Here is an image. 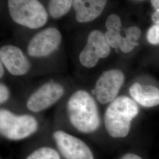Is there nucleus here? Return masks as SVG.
Instances as JSON below:
<instances>
[{
  "label": "nucleus",
  "mask_w": 159,
  "mask_h": 159,
  "mask_svg": "<svg viewBox=\"0 0 159 159\" xmlns=\"http://www.w3.org/2000/svg\"><path fill=\"white\" fill-rule=\"evenodd\" d=\"M63 85L54 81H48L41 85L29 97L26 106L30 111L40 113L58 102L64 94Z\"/></svg>",
  "instance_id": "obj_7"
},
{
  "label": "nucleus",
  "mask_w": 159,
  "mask_h": 159,
  "mask_svg": "<svg viewBox=\"0 0 159 159\" xmlns=\"http://www.w3.org/2000/svg\"><path fill=\"white\" fill-rule=\"evenodd\" d=\"M0 60L7 70L14 76L27 74L31 67V63L23 51L13 45H5L1 47Z\"/></svg>",
  "instance_id": "obj_9"
},
{
  "label": "nucleus",
  "mask_w": 159,
  "mask_h": 159,
  "mask_svg": "<svg viewBox=\"0 0 159 159\" xmlns=\"http://www.w3.org/2000/svg\"><path fill=\"white\" fill-rule=\"evenodd\" d=\"M100 58L108 57L111 47L106 39L105 34L98 30H94L89 34L85 45Z\"/></svg>",
  "instance_id": "obj_12"
},
{
  "label": "nucleus",
  "mask_w": 159,
  "mask_h": 159,
  "mask_svg": "<svg viewBox=\"0 0 159 159\" xmlns=\"http://www.w3.org/2000/svg\"><path fill=\"white\" fill-rule=\"evenodd\" d=\"M39 129L36 118L30 114H16L6 108L0 110V134L11 141L25 139Z\"/></svg>",
  "instance_id": "obj_4"
},
{
  "label": "nucleus",
  "mask_w": 159,
  "mask_h": 159,
  "mask_svg": "<svg viewBox=\"0 0 159 159\" xmlns=\"http://www.w3.org/2000/svg\"><path fill=\"white\" fill-rule=\"evenodd\" d=\"M147 40L152 44H159V23L155 24L148 29L147 33Z\"/></svg>",
  "instance_id": "obj_17"
},
{
  "label": "nucleus",
  "mask_w": 159,
  "mask_h": 159,
  "mask_svg": "<svg viewBox=\"0 0 159 159\" xmlns=\"http://www.w3.org/2000/svg\"><path fill=\"white\" fill-rule=\"evenodd\" d=\"M151 3L154 8L156 9V11L152 15V21L155 24L159 23V0H151Z\"/></svg>",
  "instance_id": "obj_19"
},
{
  "label": "nucleus",
  "mask_w": 159,
  "mask_h": 159,
  "mask_svg": "<svg viewBox=\"0 0 159 159\" xmlns=\"http://www.w3.org/2000/svg\"><path fill=\"white\" fill-rule=\"evenodd\" d=\"M61 41L62 35L58 29L54 27L44 29L29 41L27 53L35 58L47 57L57 50Z\"/></svg>",
  "instance_id": "obj_8"
},
{
  "label": "nucleus",
  "mask_w": 159,
  "mask_h": 159,
  "mask_svg": "<svg viewBox=\"0 0 159 159\" xmlns=\"http://www.w3.org/2000/svg\"><path fill=\"white\" fill-rule=\"evenodd\" d=\"M139 112V108L133 99L125 96L117 97L106 108L104 121L108 134L113 138L128 136L131 124Z\"/></svg>",
  "instance_id": "obj_2"
},
{
  "label": "nucleus",
  "mask_w": 159,
  "mask_h": 159,
  "mask_svg": "<svg viewBox=\"0 0 159 159\" xmlns=\"http://www.w3.org/2000/svg\"><path fill=\"white\" fill-rule=\"evenodd\" d=\"M129 93L135 102L144 107H152L159 104V89L153 85L135 83L131 86Z\"/></svg>",
  "instance_id": "obj_11"
},
{
  "label": "nucleus",
  "mask_w": 159,
  "mask_h": 159,
  "mask_svg": "<svg viewBox=\"0 0 159 159\" xmlns=\"http://www.w3.org/2000/svg\"><path fill=\"white\" fill-rule=\"evenodd\" d=\"M107 0H73L75 19L80 23H90L99 17Z\"/></svg>",
  "instance_id": "obj_10"
},
{
  "label": "nucleus",
  "mask_w": 159,
  "mask_h": 159,
  "mask_svg": "<svg viewBox=\"0 0 159 159\" xmlns=\"http://www.w3.org/2000/svg\"><path fill=\"white\" fill-rule=\"evenodd\" d=\"M125 79V74L119 69L102 72L97 80L93 90L97 101L101 104L112 102L117 98Z\"/></svg>",
  "instance_id": "obj_5"
},
{
  "label": "nucleus",
  "mask_w": 159,
  "mask_h": 159,
  "mask_svg": "<svg viewBox=\"0 0 159 159\" xmlns=\"http://www.w3.org/2000/svg\"><path fill=\"white\" fill-rule=\"evenodd\" d=\"M25 159H61V157L54 148L43 146L34 150Z\"/></svg>",
  "instance_id": "obj_16"
},
{
  "label": "nucleus",
  "mask_w": 159,
  "mask_h": 159,
  "mask_svg": "<svg viewBox=\"0 0 159 159\" xmlns=\"http://www.w3.org/2000/svg\"><path fill=\"white\" fill-rule=\"evenodd\" d=\"M66 111L71 125L81 133L92 134L100 125L101 119L96 101L86 90L74 91L67 102Z\"/></svg>",
  "instance_id": "obj_1"
},
{
  "label": "nucleus",
  "mask_w": 159,
  "mask_h": 159,
  "mask_svg": "<svg viewBox=\"0 0 159 159\" xmlns=\"http://www.w3.org/2000/svg\"><path fill=\"white\" fill-rule=\"evenodd\" d=\"M120 159H143L139 155L134 153H126L121 156Z\"/></svg>",
  "instance_id": "obj_20"
},
{
  "label": "nucleus",
  "mask_w": 159,
  "mask_h": 159,
  "mask_svg": "<svg viewBox=\"0 0 159 159\" xmlns=\"http://www.w3.org/2000/svg\"><path fill=\"white\" fill-rule=\"evenodd\" d=\"M10 96V91L8 87L3 83L0 84V103L1 104L7 102Z\"/></svg>",
  "instance_id": "obj_18"
},
{
  "label": "nucleus",
  "mask_w": 159,
  "mask_h": 159,
  "mask_svg": "<svg viewBox=\"0 0 159 159\" xmlns=\"http://www.w3.org/2000/svg\"><path fill=\"white\" fill-rule=\"evenodd\" d=\"M0 68H1V71H0V77H1V78H2V77H4L5 71H4V65L1 63H0Z\"/></svg>",
  "instance_id": "obj_21"
},
{
  "label": "nucleus",
  "mask_w": 159,
  "mask_h": 159,
  "mask_svg": "<svg viewBox=\"0 0 159 159\" xmlns=\"http://www.w3.org/2000/svg\"><path fill=\"white\" fill-rule=\"evenodd\" d=\"M52 139L64 159H94L89 146L79 138L63 130L55 131Z\"/></svg>",
  "instance_id": "obj_6"
},
{
  "label": "nucleus",
  "mask_w": 159,
  "mask_h": 159,
  "mask_svg": "<svg viewBox=\"0 0 159 159\" xmlns=\"http://www.w3.org/2000/svg\"><path fill=\"white\" fill-rule=\"evenodd\" d=\"M141 30L137 27H131L125 30V37H123L120 49L124 53H129L139 44L138 40L141 36Z\"/></svg>",
  "instance_id": "obj_14"
},
{
  "label": "nucleus",
  "mask_w": 159,
  "mask_h": 159,
  "mask_svg": "<svg viewBox=\"0 0 159 159\" xmlns=\"http://www.w3.org/2000/svg\"><path fill=\"white\" fill-rule=\"evenodd\" d=\"M12 20L23 27L37 29L46 25L48 13L39 0H8Z\"/></svg>",
  "instance_id": "obj_3"
},
{
  "label": "nucleus",
  "mask_w": 159,
  "mask_h": 159,
  "mask_svg": "<svg viewBox=\"0 0 159 159\" xmlns=\"http://www.w3.org/2000/svg\"><path fill=\"white\" fill-rule=\"evenodd\" d=\"M106 32L104 33L108 44L111 48H119L123 36L121 35V21L117 15H110L106 21Z\"/></svg>",
  "instance_id": "obj_13"
},
{
  "label": "nucleus",
  "mask_w": 159,
  "mask_h": 159,
  "mask_svg": "<svg viewBox=\"0 0 159 159\" xmlns=\"http://www.w3.org/2000/svg\"><path fill=\"white\" fill-rule=\"evenodd\" d=\"M73 0H50L48 2V13L54 19L60 18L67 14Z\"/></svg>",
  "instance_id": "obj_15"
}]
</instances>
